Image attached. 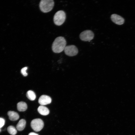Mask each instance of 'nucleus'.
I'll list each match as a JSON object with an SVG mask.
<instances>
[{
	"label": "nucleus",
	"instance_id": "obj_8",
	"mask_svg": "<svg viewBox=\"0 0 135 135\" xmlns=\"http://www.w3.org/2000/svg\"><path fill=\"white\" fill-rule=\"evenodd\" d=\"M52 99L49 96L43 95L41 96L38 100L39 103L42 106L46 105L50 103Z\"/></svg>",
	"mask_w": 135,
	"mask_h": 135
},
{
	"label": "nucleus",
	"instance_id": "obj_2",
	"mask_svg": "<svg viewBox=\"0 0 135 135\" xmlns=\"http://www.w3.org/2000/svg\"><path fill=\"white\" fill-rule=\"evenodd\" d=\"M54 5V2L53 0H41L40 2L39 6L42 12L47 13L52 10Z\"/></svg>",
	"mask_w": 135,
	"mask_h": 135
},
{
	"label": "nucleus",
	"instance_id": "obj_1",
	"mask_svg": "<svg viewBox=\"0 0 135 135\" xmlns=\"http://www.w3.org/2000/svg\"><path fill=\"white\" fill-rule=\"evenodd\" d=\"M66 42L63 37L58 36L54 40L52 45V49L55 53H58L64 50L66 46Z\"/></svg>",
	"mask_w": 135,
	"mask_h": 135
},
{
	"label": "nucleus",
	"instance_id": "obj_12",
	"mask_svg": "<svg viewBox=\"0 0 135 135\" xmlns=\"http://www.w3.org/2000/svg\"><path fill=\"white\" fill-rule=\"evenodd\" d=\"M17 108L20 112H24L27 108V106L26 103L23 102H20L17 104Z\"/></svg>",
	"mask_w": 135,
	"mask_h": 135
},
{
	"label": "nucleus",
	"instance_id": "obj_9",
	"mask_svg": "<svg viewBox=\"0 0 135 135\" xmlns=\"http://www.w3.org/2000/svg\"><path fill=\"white\" fill-rule=\"evenodd\" d=\"M8 115L9 116L10 120L12 121L18 120L19 118L18 114L13 111H10L8 112Z\"/></svg>",
	"mask_w": 135,
	"mask_h": 135
},
{
	"label": "nucleus",
	"instance_id": "obj_16",
	"mask_svg": "<svg viewBox=\"0 0 135 135\" xmlns=\"http://www.w3.org/2000/svg\"><path fill=\"white\" fill-rule=\"evenodd\" d=\"M5 122V120L4 118H0V129L4 126Z\"/></svg>",
	"mask_w": 135,
	"mask_h": 135
},
{
	"label": "nucleus",
	"instance_id": "obj_18",
	"mask_svg": "<svg viewBox=\"0 0 135 135\" xmlns=\"http://www.w3.org/2000/svg\"><path fill=\"white\" fill-rule=\"evenodd\" d=\"M0 131H1V130H0Z\"/></svg>",
	"mask_w": 135,
	"mask_h": 135
},
{
	"label": "nucleus",
	"instance_id": "obj_7",
	"mask_svg": "<svg viewBox=\"0 0 135 135\" xmlns=\"http://www.w3.org/2000/svg\"><path fill=\"white\" fill-rule=\"evenodd\" d=\"M110 18L112 21L117 24L122 25L124 22V19L123 18L116 14H112Z\"/></svg>",
	"mask_w": 135,
	"mask_h": 135
},
{
	"label": "nucleus",
	"instance_id": "obj_17",
	"mask_svg": "<svg viewBox=\"0 0 135 135\" xmlns=\"http://www.w3.org/2000/svg\"><path fill=\"white\" fill-rule=\"evenodd\" d=\"M28 135H39L38 134L34 132H31Z\"/></svg>",
	"mask_w": 135,
	"mask_h": 135
},
{
	"label": "nucleus",
	"instance_id": "obj_11",
	"mask_svg": "<svg viewBox=\"0 0 135 135\" xmlns=\"http://www.w3.org/2000/svg\"><path fill=\"white\" fill-rule=\"evenodd\" d=\"M26 124V122L24 119L20 120L16 126L17 129L18 131H21L24 130Z\"/></svg>",
	"mask_w": 135,
	"mask_h": 135
},
{
	"label": "nucleus",
	"instance_id": "obj_10",
	"mask_svg": "<svg viewBox=\"0 0 135 135\" xmlns=\"http://www.w3.org/2000/svg\"><path fill=\"white\" fill-rule=\"evenodd\" d=\"M38 110L40 114L43 116L48 115L50 112L49 110L47 107L42 105H40L38 107Z\"/></svg>",
	"mask_w": 135,
	"mask_h": 135
},
{
	"label": "nucleus",
	"instance_id": "obj_15",
	"mask_svg": "<svg viewBox=\"0 0 135 135\" xmlns=\"http://www.w3.org/2000/svg\"><path fill=\"white\" fill-rule=\"evenodd\" d=\"M27 69L28 67H25L23 68L21 70V73L24 76H26L28 75V74L26 72V70Z\"/></svg>",
	"mask_w": 135,
	"mask_h": 135
},
{
	"label": "nucleus",
	"instance_id": "obj_6",
	"mask_svg": "<svg viewBox=\"0 0 135 135\" xmlns=\"http://www.w3.org/2000/svg\"><path fill=\"white\" fill-rule=\"evenodd\" d=\"M64 50L65 54L66 55L70 56L76 55L78 52L77 48L75 46L73 45L66 46Z\"/></svg>",
	"mask_w": 135,
	"mask_h": 135
},
{
	"label": "nucleus",
	"instance_id": "obj_5",
	"mask_svg": "<svg viewBox=\"0 0 135 135\" xmlns=\"http://www.w3.org/2000/svg\"><path fill=\"white\" fill-rule=\"evenodd\" d=\"M93 32L90 30H85L81 32L79 36L80 39L84 41H90L93 39L94 37Z\"/></svg>",
	"mask_w": 135,
	"mask_h": 135
},
{
	"label": "nucleus",
	"instance_id": "obj_13",
	"mask_svg": "<svg viewBox=\"0 0 135 135\" xmlns=\"http://www.w3.org/2000/svg\"><path fill=\"white\" fill-rule=\"evenodd\" d=\"M26 96L27 98L31 100H34L36 98L35 93L31 90H29L27 92Z\"/></svg>",
	"mask_w": 135,
	"mask_h": 135
},
{
	"label": "nucleus",
	"instance_id": "obj_14",
	"mask_svg": "<svg viewBox=\"0 0 135 135\" xmlns=\"http://www.w3.org/2000/svg\"><path fill=\"white\" fill-rule=\"evenodd\" d=\"M7 130L8 133L12 135H15L17 133V130L13 126H10L7 128Z\"/></svg>",
	"mask_w": 135,
	"mask_h": 135
},
{
	"label": "nucleus",
	"instance_id": "obj_4",
	"mask_svg": "<svg viewBox=\"0 0 135 135\" xmlns=\"http://www.w3.org/2000/svg\"><path fill=\"white\" fill-rule=\"evenodd\" d=\"M30 125L34 130L36 132H38L41 130L43 128L44 123L41 119L36 118L31 121Z\"/></svg>",
	"mask_w": 135,
	"mask_h": 135
},
{
	"label": "nucleus",
	"instance_id": "obj_3",
	"mask_svg": "<svg viewBox=\"0 0 135 135\" xmlns=\"http://www.w3.org/2000/svg\"><path fill=\"white\" fill-rule=\"evenodd\" d=\"M66 18V14L64 11L62 10L58 11L55 14L54 16V22L56 25L60 26L64 22Z\"/></svg>",
	"mask_w": 135,
	"mask_h": 135
}]
</instances>
